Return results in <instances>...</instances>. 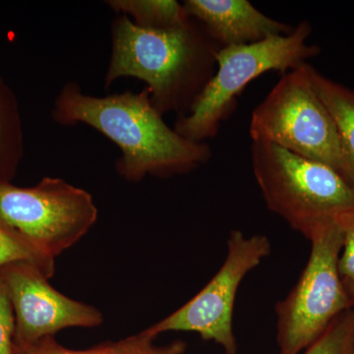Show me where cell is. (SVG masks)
Returning <instances> with one entry per match:
<instances>
[{
	"mask_svg": "<svg viewBox=\"0 0 354 354\" xmlns=\"http://www.w3.org/2000/svg\"><path fill=\"white\" fill-rule=\"evenodd\" d=\"M50 116L62 127L88 125L113 141L121 152L116 171L130 183L147 176L186 174L212 158L208 144L189 141L165 123L147 88L95 97L83 93L78 83L67 82L53 102Z\"/></svg>",
	"mask_w": 354,
	"mask_h": 354,
	"instance_id": "6da1fadb",
	"label": "cell"
},
{
	"mask_svg": "<svg viewBox=\"0 0 354 354\" xmlns=\"http://www.w3.org/2000/svg\"><path fill=\"white\" fill-rule=\"evenodd\" d=\"M221 46L198 21L190 19L167 30L143 29L127 16L111 24V53L104 87L123 77L147 84L158 113L187 115L215 74Z\"/></svg>",
	"mask_w": 354,
	"mask_h": 354,
	"instance_id": "7a4b0ae2",
	"label": "cell"
},
{
	"mask_svg": "<svg viewBox=\"0 0 354 354\" xmlns=\"http://www.w3.org/2000/svg\"><path fill=\"white\" fill-rule=\"evenodd\" d=\"M312 27L302 21L293 31L241 46H223L216 51V69L187 115L177 118L174 130L184 138L205 143L215 138L221 123L236 106L243 88L266 72L286 74L316 57L320 48L307 43Z\"/></svg>",
	"mask_w": 354,
	"mask_h": 354,
	"instance_id": "3957f363",
	"label": "cell"
},
{
	"mask_svg": "<svg viewBox=\"0 0 354 354\" xmlns=\"http://www.w3.org/2000/svg\"><path fill=\"white\" fill-rule=\"evenodd\" d=\"M251 162L268 208L306 239L319 223L354 207L353 186L329 165L262 141H252Z\"/></svg>",
	"mask_w": 354,
	"mask_h": 354,
	"instance_id": "277c9868",
	"label": "cell"
},
{
	"mask_svg": "<svg viewBox=\"0 0 354 354\" xmlns=\"http://www.w3.org/2000/svg\"><path fill=\"white\" fill-rule=\"evenodd\" d=\"M308 239V262L288 297L276 304L279 354L308 348L337 316L353 308L339 274L342 232L334 216L319 223Z\"/></svg>",
	"mask_w": 354,
	"mask_h": 354,
	"instance_id": "5b68a950",
	"label": "cell"
},
{
	"mask_svg": "<svg viewBox=\"0 0 354 354\" xmlns=\"http://www.w3.org/2000/svg\"><path fill=\"white\" fill-rule=\"evenodd\" d=\"M305 64L283 74L254 109L251 139L329 165L348 183L337 128L310 82Z\"/></svg>",
	"mask_w": 354,
	"mask_h": 354,
	"instance_id": "8992f818",
	"label": "cell"
},
{
	"mask_svg": "<svg viewBox=\"0 0 354 354\" xmlns=\"http://www.w3.org/2000/svg\"><path fill=\"white\" fill-rule=\"evenodd\" d=\"M97 218L92 195L58 177L30 188L0 183V225L50 259L80 241Z\"/></svg>",
	"mask_w": 354,
	"mask_h": 354,
	"instance_id": "52a82bcc",
	"label": "cell"
},
{
	"mask_svg": "<svg viewBox=\"0 0 354 354\" xmlns=\"http://www.w3.org/2000/svg\"><path fill=\"white\" fill-rule=\"evenodd\" d=\"M266 235L247 237L241 230L230 232L225 262L214 278L190 301L145 330L157 337L165 332L198 333L205 341L220 344L225 354H237L232 315L237 290L249 272L271 253Z\"/></svg>",
	"mask_w": 354,
	"mask_h": 354,
	"instance_id": "ba28073f",
	"label": "cell"
},
{
	"mask_svg": "<svg viewBox=\"0 0 354 354\" xmlns=\"http://www.w3.org/2000/svg\"><path fill=\"white\" fill-rule=\"evenodd\" d=\"M6 286L15 316V333L22 346L53 337L66 328L97 327L99 310L58 292L38 268L17 263L3 268Z\"/></svg>",
	"mask_w": 354,
	"mask_h": 354,
	"instance_id": "9c48e42d",
	"label": "cell"
},
{
	"mask_svg": "<svg viewBox=\"0 0 354 354\" xmlns=\"http://www.w3.org/2000/svg\"><path fill=\"white\" fill-rule=\"evenodd\" d=\"M183 6L221 48L257 43L295 29L268 17L247 0H186Z\"/></svg>",
	"mask_w": 354,
	"mask_h": 354,
	"instance_id": "30bf717a",
	"label": "cell"
},
{
	"mask_svg": "<svg viewBox=\"0 0 354 354\" xmlns=\"http://www.w3.org/2000/svg\"><path fill=\"white\" fill-rule=\"evenodd\" d=\"M316 94L334 121L346 162L349 184L354 187V90L344 87L305 64Z\"/></svg>",
	"mask_w": 354,
	"mask_h": 354,
	"instance_id": "8fae6325",
	"label": "cell"
},
{
	"mask_svg": "<svg viewBox=\"0 0 354 354\" xmlns=\"http://www.w3.org/2000/svg\"><path fill=\"white\" fill-rule=\"evenodd\" d=\"M24 155V131L17 97L0 75V183H9Z\"/></svg>",
	"mask_w": 354,
	"mask_h": 354,
	"instance_id": "7c38bea8",
	"label": "cell"
},
{
	"mask_svg": "<svg viewBox=\"0 0 354 354\" xmlns=\"http://www.w3.org/2000/svg\"><path fill=\"white\" fill-rule=\"evenodd\" d=\"M153 341L155 337L143 330L122 341L109 342L86 351H73L64 348L50 337L35 344L23 346V354H183L185 351L186 344L183 342L158 346Z\"/></svg>",
	"mask_w": 354,
	"mask_h": 354,
	"instance_id": "4fadbf2b",
	"label": "cell"
},
{
	"mask_svg": "<svg viewBox=\"0 0 354 354\" xmlns=\"http://www.w3.org/2000/svg\"><path fill=\"white\" fill-rule=\"evenodd\" d=\"M108 6L143 29L167 30L190 19L183 4L176 0H109Z\"/></svg>",
	"mask_w": 354,
	"mask_h": 354,
	"instance_id": "5bb4252c",
	"label": "cell"
},
{
	"mask_svg": "<svg viewBox=\"0 0 354 354\" xmlns=\"http://www.w3.org/2000/svg\"><path fill=\"white\" fill-rule=\"evenodd\" d=\"M17 263L35 266L46 278H50L55 274V260L38 252L27 242L0 225V269Z\"/></svg>",
	"mask_w": 354,
	"mask_h": 354,
	"instance_id": "9a60e30c",
	"label": "cell"
},
{
	"mask_svg": "<svg viewBox=\"0 0 354 354\" xmlns=\"http://www.w3.org/2000/svg\"><path fill=\"white\" fill-rule=\"evenodd\" d=\"M304 354H354V311L337 317Z\"/></svg>",
	"mask_w": 354,
	"mask_h": 354,
	"instance_id": "2e32d148",
	"label": "cell"
},
{
	"mask_svg": "<svg viewBox=\"0 0 354 354\" xmlns=\"http://www.w3.org/2000/svg\"><path fill=\"white\" fill-rule=\"evenodd\" d=\"M334 218L342 232L339 274L344 281H354V207L337 212Z\"/></svg>",
	"mask_w": 354,
	"mask_h": 354,
	"instance_id": "e0dca14e",
	"label": "cell"
},
{
	"mask_svg": "<svg viewBox=\"0 0 354 354\" xmlns=\"http://www.w3.org/2000/svg\"><path fill=\"white\" fill-rule=\"evenodd\" d=\"M15 316L6 286L0 279V354H14Z\"/></svg>",
	"mask_w": 354,
	"mask_h": 354,
	"instance_id": "ac0fdd59",
	"label": "cell"
},
{
	"mask_svg": "<svg viewBox=\"0 0 354 354\" xmlns=\"http://www.w3.org/2000/svg\"><path fill=\"white\" fill-rule=\"evenodd\" d=\"M346 290H348L349 295H351V301H353V309L354 311V281H344Z\"/></svg>",
	"mask_w": 354,
	"mask_h": 354,
	"instance_id": "d6986e66",
	"label": "cell"
}]
</instances>
